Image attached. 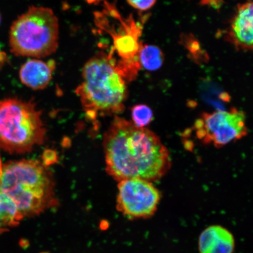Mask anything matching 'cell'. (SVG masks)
Returning a JSON list of instances; mask_svg holds the SVG:
<instances>
[{
	"label": "cell",
	"instance_id": "6da1fadb",
	"mask_svg": "<svg viewBox=\"0 0 253 253\" xmlns=\"http://www.w3.org/2000/svg\"><path fill=\"white\" fill-rule=\"evenodd\" d=\"M103 144L107 171L119 182L159 181L171 167L169 152L155 132L118 116L104 135Z\"/></svg>",
	"mask_w": 253,
	"mask_h": 253
},
{
	"label": "cell",
	"instance_id": "7a4b0ae2",
	"mask_svg": "<svg viewBox=\"0 0 253 253\" xmlns=\"http://www.w3.org/2000/svg\"><path fill=\"white\" fill-rule=\"evenodd\" d=\"M116 62L112 53L100 52L85 63L76 93L90 119L119 115L125 110L127 86Z\"/></svg>",
	"mask_w": 253,
	"mask_h": 253
},
{
	"label": "cell",
	"instance_id": "3957f363",
	"mask_svg": "<svg viewBox=\"0 0 253 253\" xmlns=\"http://www.w3.org/2000/svg\"><path fill=\"white\" fill-rule=\"evenodd\" d=\"M0 192L14 202L24 218L56 204L52 174L37 160L13 161L2 167Z\"/></svg>",
	"mask_w": 253,
	"mask_h": 253
},
{
	"label": "cell",
	"instance_id": "277c9868",
	"mask_svg": "<svg viewBox=\"0 0 253 253\" xmlns=\"http://www.w3.org/2000/svg\"><path fill=\"white\" fill-rule=\"evenodd\" d=\"M59 25L51 9L31 6L19 16L9 31V46L16 56L46 58L58 48Z\"/></svg>",
	"mask_w": 253,
	"mask_h": 253
},
{
	"label": "cell",
	"instance_id": "5b68a950",
	"mask_svg": "<svg viewBox=\"0 0 253 253\" xmlns=\"http://www.w3.org/2000/svg\"><path fill=\"white\" fill-rule=\"evenodd\" d=\"M33 102L9 98L0 101V148L25 153L42 143L46 129Z\"/></svg>",
	"mask_w": 253,
	"mask_h": 253
},
{
	"label": "cell",
	"instance_id": "8992f818",
	"mask_svg": "<svg viewBox=\"0 0 253 253\" xmlns=\"http://www.w3.org/2000/svg\"><path fill=\"white\" fill-rule=\"evenodd\" d=\"M194 129L202 143L217 148L241 140L248 134L245 113L236 108L202 113Z\"/></svg>",
	"mask_w": 253,
	"mask_h": 253
},
{
	"label": "cell",
	"instance_id": "52a82bcc",
	"mask_svg": "<svg viewBox=\"0 0 253 253\" xmlns=\"http://www.w3.org/2000/svg\"><path fill=\"white\" fill-rule=\"evenodd\" d=\"M161 193L151 182L132 178L118 185L117 210L129 219H147L157 212Z\"/></svg>",
	"mask_w": 253,
	"mask_h": 253
},
{
	"label": "cell",
	"instance_id": "ba28073f",
	"mask_svg": "<svg viewBox=\"0 0 253 253\" xmlns=\"http://www.w3.org/2000/svg\"><path fill=\"white\" fill-rule=\"evenodd\" d=\"M253 8L252 0L239 4L231 23L229 33L231 41L243 50L253 48Z\"/></svg>",
	"mask_w": 253,
	"mask_h": 253
},
{
	"label": "cell",
	"instance_id": "9c48e42d",
	"mask_svg": "<svg viewBox=\"0 0 253 253\" xmlns=\"http://www.w3.org/2000/svg\"><path fill=\"white\" fill-rule=\"evenodd\" d=\"M56 68L54 60L45 62L40 59H32L25 62L19 72L20 81L32 89L42 90L52 81Z\"/></svg>",
	"mask_w": 253,
	"mask_h": 253
},
{
	"label": "cell",
	"instance_id": "30bf717a",
	"mask_svg": "<svg viewBox=\"0 0 253 253\" xmlns=\"http://www.w3.org/2000/svg\"><path fill=\"white\" fill-rule=\"evenodd\" d=\"M198 249L200 253H233L235 237L225 227L210 226L202 231L199 236Z\"/></svg>",
	"mask_w": 253,
	"mask_h": 253
},
{
	"label": "cell",
	"instance_id": "8fae6325",
	"mask_svg": "<svg viewBox=\"0 0 253 253\" xmlns=\"http://www.w3.org/2000/svg\"><path fill=\"white\" fill-rule=\"evenodd\" d=\"M23 219L14 202L0 192V232L18 225Z\"/></svg>",
	"mask_w": 253,
	"mask_h": 253
},
{
	"label": "cell",
	"instance_id": "7c38bea8",
	"mask_svg": "<svg viewBox=\"0 0 253 253\" xmlns=\"http://www.w3.org/2000/svg\"><path fill=\"white\" fill-rule=\"evenodd\" d=\"M138 60L141 67L147 71H155L162 67L164 56L160 47L142 44L138 53Z\"/></svg>",
	"mask_w": 253,
	"mask_h": 253
},
{
	"label": "cell",
	"instance_id": "4fadbf2b",
	"mask_svg": "<svg viewBox=\"0 0 253 253\" xmlns=\"http://www.w3.org/2000/svg\"><path fill=\"white\" fill-rule=\"evenodd\" d=\"M132 123L139 128H147L154 119L153 110L145 104H137L131 108Z\"/></svg>",
	"mask_w": 253,
	"mask_h": 253
},
{
	"label": "cell",
	"instance_id": "5bb4252c",
	"mask_svg": "<svg viewBox=\"0 0 253 253\" xmlns=\"http://www.w3.org/2000/svg\"><path fill=\"white\" fill-rule=\"evenodd\" d=\"M131 7L140 11H147L153 7L157 0H126Z\"/></svg>",
	"mask_w": 253,
	"mask_h": 253
},
{
	"label": "cell",
	"instance_id": "9a60e30c",
	"mask_svg": "<svg viewBox=\"0 0 253 253\" xmlns=\"http://www.w3.org/2000/svg\"><path fill=\"white\" fill-rule=\"evenodd\" d=\"M202 4L211 5L214 7H220L221 0H203Z\"/></svg>",
	"mask_w": 253,
	"mask_h": 253
},
{
	"label": "cell",
	"instance_id": "2e32d148",
	"mask_svg": "<svg viewBox=\"0 0 253 253\" xmlns=\"http://www.w3.org/2000/svg\"><path fill=\"white\" fill-rule=\"evenodd\" d=\"M84 1L89 4H97L101 2H103L104 0H84Z\"/></svg>",
	"mask_w": 253,
	"mask_h": 253
},
{
	"label": "cell",
	"instance_id": "e0dca14e",
	"mask_svg": "<svg viewBox=\"0 0 253 253\" xmlns=\"http://www.w3.org/2000/svg\"><path fill=\"white\" fill-rule=\"evenodd\" d=\"M2 170V167L1 166V164H0V175H1Z\"/></svg>",
	"mask_w": 253,
	"mask_h": 253
},
{
	"label": "cell",
	"instance_id": "ac0fdd59",
	"mask_svg": "<svg viewBox=\"0 0 253 253\" xmlns=\"http://www.w3.org/2000/svg\"><path fill=\"white\" fill-rule=\"evenodd\" d=\"M0 23H1V15H0Z\"/></svg>",
	"mask_w": 253,
	"mask_h": 253
}]
</instances>
